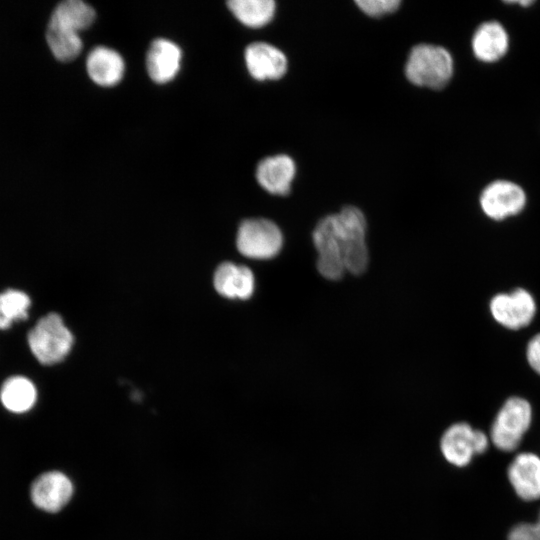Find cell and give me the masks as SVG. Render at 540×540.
<instances>
[{
  "instance_id": "22",
  "label": "cell",
  "mask_w": 540,
  "mask_h": 540,
  "mask_svg": "<svg viewBox=\"0 0 540 540\" xmlns=\"http://www.w3.org/2000/svg\"><path fill=\"white\" fill-rule=\"evenodd\" d=\"M357 6L367 15L381 17L396 11L400 0H357Z\"/></svg>"
},
{
  "instance_id": "1",
  "label": "cell",
  "mask_w": 540,
  "mask_h": 540,
  "mask_svg": "<svg viewBox=\"0 0 540 540\" xmlns=\"http://www.w3.org/2000/svg\"><path fill=\"white\" fill-rule=\"evenodd\" d=\"M316 226L335 244L346 271L358 275L366 270L368 265L366 220L360 209L346 206L338 213L325 216Z\"/></svg>"
},
{
  "instance_id": "8",
  "label": "cell",
  "mask_w": 540,
  "mask_h": 540,
  "mask_svg": "<svg viewBox=\"0 0 540 540\" xmlns=\"http://www.w3.org/2000/svg\"><path fill=\"white\" fill-rule=\"evenodd\" d=\"M488 443L484 432L461 422L451 425L444 432L440 448L449 463L461 467L467 465L474 455L483 453Z\"/></svg>"
},
{
  "instance_id": "20",
  "label": "cell",
  "mask_w": 540,
  "mask_h": 540,
  "mask_svg": "<svg viewBox=\"0 0 540 540\" xmlns=\"http://www.w3.org/2000/svg\"><path fill=\"white\" fill-rule=\"evenodd\" d=\"M46 39L51 52L60 61L73 60L82 50L83 44L78 32L51 22L47 26Z\"/></svg>"
},
{
  "instance_id": "5",
  "label": "cell",
  "mask_w": 540,
  "mask_h": 540,
  "mask_svg": "<svg viewBox=\"0 0 540 540\" xmlns=\"http://www.w3.org/2000/svg\"><path fill=\"white\" fill-rule=\"evenodd\" d=\"M532 420L530 403L518 396L508 398L498 411L490 431L493 444L502 451L515 450Z\"/></svg>"
},
{
  "instance_id": "24",
  "label": "cell",
  "mask_w": 540,
  "mask_h": 540,
  "mask_svg": "<svg viewBox=\"0 0 540 540\" xmlns=\"http://www.w3.org/2000/svg\"><path fill=\"white\" fill-rule=\"evenodd\" d=\"M526 359L530 368L540 376V333L535 334L528 341Z\"/></svg>"
},
{
  "instance_id": "14",
  "label": "cell",
  "mask_w": 540,
  "mask_h": 540,
  "mask_svg": "<svg viewBox=\"0 0 540 540\" xmlns=\"http://www.w3.org/2000/svg\"><path fill=\"white\" fill-rule=\"evenodd\" d=\"M507 474L520 498L526 501L540 498V458L537 455L518 454L510 463Z\"/></svg>"
},
{
  "instance_id": "4",
  "label": "cell",
  "mask_w": 540,
  "mask_h": 540,
  "mask_svg": "<svg viewBox=\"0 0 540 540\" xmlns=\"http://www.w3.org/2000/svg\"><path fill=\"white\" fill-rule=\"evenodd\" d=\"M478 202L488 220L502 223L524 212L527 194L521 185L511 180L496 179L481 190Z\"/></svg>"
},
{
  "instance_id": "12",
  "label": "cell",
  "mask_w": 540,
  "mask_h": 540,
  "mask_svg": "<svg viewBox=\"0 0 540 540\" xmlns=\"http://www.w3.org/2000/svg\"><path fill=\"white\" fill-rule=\"evenodd\" d=\"M182 53L174 42L155 39L147 52L146 67L150 78L159 84L171 81L180 69Z\"/></svg>"
},
{
  "instance_id": "9",
  "label": "cell",
  "mask_w": 540,
  "mask_h": 540,
  "mask_svg": "<svg viewBox=\"0 0 540 540\" xmlns=\"http://www.w3.org/2000/svg\"><path fill=\"white\" fill-rule=\"evenodd\" d=\"M73 495V484L69 477L60 471H48L38 476L30 488L33 504L49 513L60 511Z\"/></svg>"
},
{
  "instance_id": "7",
  "label": "cell",
  "mask_w": 540,
  "mask_h": 540,
  "mask_svg": "<svg viewBox=\"0 0 540 540\" xmlns=\"http://www.w3.org/2000/svg\"><path fill=\"white\" fill-rule=\"evenodd\" d=\"M489 311L500 326L519 330L531 324L537 312V304L527 289L518 287L495 294L489 302Z\"/></svg>"
},
{
  "instance_id": "13",
  "label": "cell",
  "mask_w": 540,
  "mask_h": 540,
  "mask_svg": "<svg viewBox=\"0 0 540 540\" xmlns=\"http://www.w3.org/2000/svg\"><path fill=\"white\" fill-rule=\"evenodd\" d=\"M296 166L291 157L278 154L261 160L256 169L258 183L269 193L286 195L290 192Z\"/></svg>"
},
{
  "instance_id": "10",
  "label": "cell",
  "mask_w": 540,
  "mask_h": 540,
  "mask_svg": "<svg viewBox=\"0 0 540 540\" xmlns=\"http://www.w3.org/2000/svg\"><path fill=\"white\" fill-rule=\"evenodd\" d=\"M470 45L474 58L490 65L498 63L507 55L510 38L503 24L497 20H488L474 30Z\"/></svg>"
},
{
  "instance_id": "11",
  "label": "cell",
  "mask_w": 540,
  "mask_h": 540,
  "mask_svg": "<svg viewBox=\"0 0 540 540\" xmlns=\"http://www.w3.org/2000/svg\"><path fill=\"white\" fill-rule=\"evenodd\" d=\"M245 62L250 75L257 80H276L287 71V58L277 47L266 42H254L245 50Z\"/></svg>"
},
{
  "instance_id": "18",
  "label": "cell",
  "mask_w": 540,
  "mask_h": 540,
  "mask_svg": "<svg viewBox=\"0 0 540 540\" xmlns=\"http://www.w3.org/2000/svg\"><path fill=\"white\" fill-rule=\"evenodd\" d=\"M96 17L94 9L81 0H65L54 9L50 22L79 32L88 28Z\"/></svg>"
},
{
  "instance_id": "23",
  "label": "cell",
  "mask_w": 540,
  "mask_h": 540,
  "mask_svg": "<svg viewBox=\"0 0 540 540\" xmlns=\"http://www.w3.org/2000/svg\"><path fill=\"white\" fill-rule=\"evenodd\" d=\"M508 540H540V512L534 523H520L514 526Z\"/></svg>"
},
{
  "instance_id": "6",
  "label": "cell",
  "mask_w": 540,
  "mask_h": 540,
  "mask_svg": "<svg viewBox=\"0 0 540 540\" xmlns=\"http://www.w3.org/2000/svg\"><path fill=\"white\" fill-rule=\"evenodd\" d=\"M238 251L252 259H270L282 248L283 235L279 227L271 220L253 218L244 220L236 238Z\"/></svg>"
},
{
  "instance_id": "17",
  "label": "cell",
  "mask_w": 540,
  "mask_h": 540,
  "mask_svg": "<svg viewBox=\"0 0 540 540\" xmlns=\"http://www.w3.org/2000/svg\"><path fill=\"white\" fill-rule=\"evenodd\" d=\"M37 399L34 384L26 377L13 376L7 379L0 389V401L13 413H24L30 410Z\"/></svg>"
},
{
  "instance_id": "2",
  "label": "cell",
  "mask_w": 540,
  "mask_h": 540,
  "mask_svg": "<svg viewBox=\"0 0 540 540\" xmlns=\"http://www.w3.org/2000/svg\"><path fill=\"white\" fill-rule=\"evenodd\" d=\"M454 58L444 46L432 42L415 45L405 65L407 79L432 92L444 90L454 76Z\"/></svg>"
},
{
  "instance_id": "16",
  "label": "cell",
  "mask_w": 540,
  "mask_h": 540,
  "mask_svg": "<svg viewBox=\"0 0 540 540\" xmlns=\"http://www.w3.org/2000/svg\"><path fill=\"white\" fill-rule=\"evenodd\" d=\"M86 68L93 82L103 87H111L123 78L125 64L117 51L98 46L88 54Z\"/></svg>"
},
{
  "instance_id": "21",
  "label": "cell",
  "mask_w": 540,
  "mask_h": 540,
  "mask_svg": "<svg viewBox=\"0 0 540 540\" xmlns=\"http://www.w3.org/2000/svg\"><path fill=\"white\" fill-rule=\"evenodd\" d=\"M30 305L29 296L20 290L0 293V329H7L15 321L27 318Z\"/></svg>"
},
{
  "instance_id": "3",
  "label": "cell",
  "mask_w": 540,
  "mask_h": 540,
  "mask_svg": "<svg viewBox=\"0 0 540 540\" xmlns=\"http://www.w3.org/2000/svg\"><path fill=\"white\" fill-rule=\"evenodd\" d=\"M74 338L60 315L42 317L28 334V344L36 359L45 365L62 361L70 352Z\"/></svg>"
},
{
  "instance_id": "19",
  "label": "cell",
  "mask_w": 540,
  "mask_h": 540,
  "mask_svg": "<svg viewBox=\"0 0 540 540\" xmlns=\"http://www.w3.org/2000/svg\"><path fill=\"white\" fill-rule=\"evenodd\" d=\"M227 5L242 24L252 28L268 24L276 9L273 0H231Z\"/></svg>"
},
{
  "instance_id": "15",
  "label": "cell",
  "mask_w": 540,
  "mask_h": 540,
  "mask_svg": "<svg viewBox=\"0 0 540 540\" xmlns=\"http://www.w3.org/2000/svg\"><path fill=\"white\" fill-rule=\"evenodd\" d=\"M214 287L226 298L245 300L253 294L254 275L244 265L224 262L215 271Z\"/></svg>"
}]
</instances>
